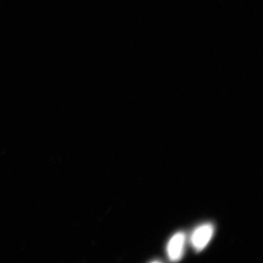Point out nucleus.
<instances>
[{"label":"nucleus","mask_w":263,"mask_h":263,"mask_svg":"<svg viewBox=\"0 0 263 263\" xmlns=\"http://www.w3.org/2000/svg\"><path fill=\"white\" fill-rule=\"evenodd\" d=\"M214 228L212 224H204L198 227L192 235L191 242L197 252H200L209 245L213 235Z\"/></svg>","instance_id":"obj_1"},{"label":"nucleus","mask_w":263,"mask_h":263,"mask_svg":"<svg viewBox=\"0 0 263 263\" xmlns=\"http://www.w3.org/2000/svg\"><path fill=\"white\" fill-rule=\"evenodd\" d=\"M185 240H186V237L183 233H176L169 240L167 247V252L169 259L173 262H176L182 258Z\"/></svg>","instance_id":"obj_2"}]
</instances>
